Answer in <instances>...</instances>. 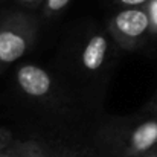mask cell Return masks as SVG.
Returning <instances> with one entry per match:
<instances>
[{"label": "cell", "mask_w": 157, "mask_h": 157, "mask_svg": "<svg viewBox=\"0 0 157 157\" xmlns=\"http://www.w3.org/2000/svg\"><path fill=\"white\" fill-rule=\"evenodd\" d=\"M102 157H139L157 144V108L105 121L96 131Z\"/></svg>", "instance_id": "cell-1"}, {"label": "cell", "mask_w": 157, "mask_h": 157, "mask_svg": "<svg viewBox=\"0 0 157 157\" xmlns=\"http://www.w3.org/2000/svg\"><path fill=\"white\" fill-rule=\"evenodd\" d=\"M38 32L37 18L25 11L0 15V75L31 51Z\"/></svg>", "instance_id": "cell-2"}, {"label": "cell", "mask_w": 157, "mask_h": 157, "mask_svg": "<svg viewBox=\"0 0 157 157\" xmlns=\"http://www.w3.org/2000/svg\"><path fill=\"white\" fill-rule=\"evenodd\" d=\"M105 31L113 41L125 51H136L148 40L151 32L150 15L145 6L121 8L105 21Z\"/></svg>", "instance_id": "cell-3"}, {"label": "cell", "mask_w": 157, "mask_h": 157, "mask_svg": "<svg viewBox=\"0 0 157 157\" xmlns=\"http://www.w3.org/2000/svg\"><path fill=\"white\" fill-rule=\"evenodd\" d=\"M114 46H117L107 31H95L89 34L76 52V66L82 75L99 76L111 67L114 56Z\"/></svg>", "instance_id": "cell-4"}, {"label": "cell", "mask_w": 157, "mask_h": 157, "mask_svg": "<svg viewBox=\"0 0 157 157\" xmlns=\"http://www.w3.org/2000/svg\"><path fill=\"white\" fill-rule=\"evenodd\" d=\"M15 84L23 95L32 99H51L55 92L52 75L37 64H23L15 72Z\"/></svg>", "instance_id": "cell-5"}, {"label": "cell", "mask_w": 157, "mask_h": 157, "mask_svg": "<svg viewBox=\"0 0 157 157\" xmlns=\"http://www.w3.org/2000/svg\"><path fill=\"white\" fill-rule=\"evenodd\" d=\"M18 157H55L53 150L37 140H26V142H15Z\"/></svg>", "instance_id": "cell-6"}, {"label": "cell", "mask_w": 157, "mask_h": 157, "mask_svg": "<svg viewBox=\"0 0 157 157\" xmlns=\"http://www.w3.org/2000/svg\"><path fill=\"white\" fill-rule=\"evenodd\" d=\"M55 157H102L101 154H98L96 151L87 148H70V147H61L53 150Z\"/></svg>", "instance_id": "cell-7"}, {"label": "cell", "mask_w": 157, "mask_h": 157, "mask_svg": "<svg viewBox=\"0 0 157 157\" xmlns=\"http://www.w3.org/2000/svg\"><path fill=\"white\" fill-rule=\"evenodd\" d=\"M69 3H70V0H44V3L41 6L43 15L46 18H53V17L59 15L67 8Z\"/></svg>", "instance_id": "cell-8"}, {"label": "cell", "mask_w": 157, "mask_h": 157, "mask_svg": "<svg viewBox=\"0 0 157 157\" xmlns=\"http://www.w3.org/2000/svg\"><path fill=\"white\" fill-rule=\"evenodd\" d=\"M14 142H15V139H14L12 131H9L8 128L0 127V153H3L9 147H12Z\"/></svg>", "instance_id": "cell-9"}, {"label": "cell", "mask_w": 157, "mask_h": 157, "mask_svg": "<svg viewBox=\"0 0 157 157\" xmlns=\"http://www.w3.org/2000/svg\"><path fill=\"white\" fill-rule=\"evenodd\" d=\"M145 9L150 15V23H151V32L157 34V0H150L145 5Z\"/></svg>", "instance_id": "cell-10"}, {"label": "cell", "mask_w": 157, "mask_h": 157, "mask_svg": "<svg viewBox=\"0 0 157 157\" xmlns=\"http://www.w3.org/2000/svg\"><path fill=\"white\" fill-rule=\"evenodd\" d=\"M119 8H139L145 6L150 0H113Z\"/></svg>", "instance_id": "cell-11"}, {"label": "cell", "mask_w": 157, "mask_h": 157, "mask_svg": "<svg viewBox=\"0 0 157 157\" xmlns=\"http://www.w3.org/2000/svg\"><path fill=\"white\" fill-rule=\"evenodd\" d=\"M20 6H25V8H38V6H43L44 0H15Z\"/></svg>", "instance_id": "cell-12"}, {"label": "cell", "mask_w": 157, "mask_h": 157, "mask_svg": "<svg viewBox=\"0 0 157 157\" xmlns=\"http://www.w3.org/2000/svg\"><path fill=\"white\" fill-rule=\"evenodd\" d=\"M0 157H18L17 154V148H15V142L12 147H9L8 150H5L3 153H0Z\"/></svg>", "instance_id": "cell-13"}, {"label": "cell", "mask_w": 157, "mask_h": 157, "mask_svg": "<svg viewBox=\"0 0 157 157\" xmlns=\"http://www.w3.org/2000/svg\"><path fill=\"white\" fill-rule=\"evenodd\" d=\"M139 157H157V144L153 148H150L148 151H145L142 156H139Z\"/></svg>", "instance_id": "cell-14"}, {"label": "cell", "mask_w": 157, "mask_h": 157, "mask_svg": "<svg viewBox=\"0 0 157 157\" xmlns=\"http://www.w3.org/2000/svg\"><path fill=\"white\" fill-rule=\"evenodd\" d=\"M148 107H151V108H157V92H156V96L151 99V102L148 104Z\"/></svg>", "instance_id": "cell-15"}]
</instances>
